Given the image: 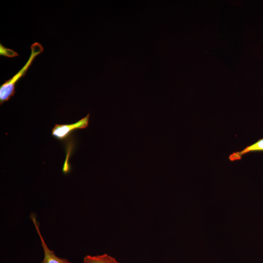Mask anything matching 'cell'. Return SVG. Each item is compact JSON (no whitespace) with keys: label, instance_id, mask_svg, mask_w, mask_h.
Wrapping results in <instances>:
<instances>
[{"label":"cell","instance_id":"6da1fadb","mask_svg":"<svg viewBox=\"0 0 263 263\" xmlns=\"http://www.w3.org/2000/svg\"><path fill=\"white\" fill-rule=\"evenodd\" d=\"M31 54L26 63L12 78L6 81L0 87V104L8 101L15 94L16 83L24 76L35 57L43 51L42 46L38 42H35L31 46Z\"/></svg>","mask_w":263,"mask_h":263},{"label":"cell","instance_id":"7a4b0ae2","mask_svg":"<svg viewBox=\"0 0 263 263\" xmlns=\"http://www.w3.org/2000/svg\"><path fill=\"white\" fill-rule=\"evenodd\" d=\"M90 113L77 122L71 124H56L52 135L59 140L67 138L74 131L86 128L89 125Z\"/></svg>","mask_w":263,"mask_h":263},{"label":"cell","instance_id":"3957f363","mask_svg":"<svg viewBox=\"0 0 263 263\" xmlns=\"http://www.w3.org/2000/svg\"><path fill=\"white\" fill-rule=\"evenodd\" d=\"M34 214L30 215V218L35 225V228L39 237L41 244L44 251V258L41 263H72L65 258H60L56 256L54 251L50 250L47 246L39 228V224L37 221Z\"/></svg>","mask_w":263,"mask_h":263},{"label":"cell","instance_id":"277c9868","mask_svg":"<svg viewBox=\"0 0 263 263\" xmlns=\"http://www.w3.org/2000/svg\"><path fill=\"white\" fill-rule=\"evenodd\" d=\"M261 151H263V138L247 146L241 151L232 153L229 155L228 159L231 162L240 160L242 159L243 155L247 153Z\"/></svg>","mask_w":263,"mask_h":263},{"label":"cell","instance_id":"5b68a950","mask_svg":"<svg viewBox=\"0 0 263 263\" xmlns=\"http://www.w3.org/2000/svg\"><path fill=\"white\" fill-rule=\"evenodd\" d=\"M82 263H120L114 258L107 254L100 255H87Z\"/></svg>","mask_w":263,"mask_h":263},{"label":"cell","instance_id":"8992f818","mask_svg":"<svg viewBox=\"0 0 263 263\" xmlns=\"http://www.w3.org/2000/svg\"><path fill=\"white\" fill-rule=\"evenodd\" d=\"M0 54L7 57H15L19 55L16 52L5 48L1 43L0 44Z\"/></svg>","mask_w":263,"mask_h":263}]
</instances>
